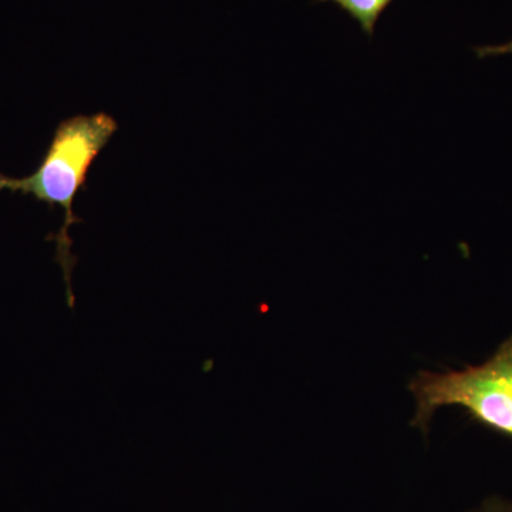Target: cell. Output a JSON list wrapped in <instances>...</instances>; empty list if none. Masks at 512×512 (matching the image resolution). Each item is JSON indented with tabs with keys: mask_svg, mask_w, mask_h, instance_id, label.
Segmentation results:
<instances>
[{
	"mask_svg": "<svg viewBox=\"0 0 512 512\" xmlns=\"http://www.w3.org/2000/svg\"><path fill=\"white\" fill-rule=\"evenodd\" d=\"M409 390L416 400L412 426L424 436L434 414L458 407L481 426L512 439V335L487 362L441 373L421 370Z\"/></svg>",
	"mask_w": 512,
	"mask_h": 512,
	"instance_id": "7a4b0ae2",
	"label": "cell"
},
{
	"mask_svg": "<svg viewBox=\"0 0 512 512\" xmlns=\"http://www.w3.org/2000/svg\"><path fill=\"white\" fill-rule=\"evenodd\" d=\"M474 50H476V55L480 57V59H484V57L512 55V40L511 42L504 43V45L481 46L476 47Z\"/></svg>",
	"mask_w": 512,
	"mask_h": 512,
	"instance_id": "277c9868",
	"label": "cell"
},
{
	"mask_svg": "<svg viewBox=\"0 0 512 512\" xmlns=\"http://www.w3.org/2000/svg\"><path fill=\"white\" fill-rule=\"evenodd\" d=\"M471 512H512V503L503 498H490Z\"/></svg>",
	"mask_w": 512,
	"mask_h": 512,
	"instance_id": "5b68a950",
	"label": "cell"
},
{
	"mask_svg": "<svg viewBox=\"0 0 512 512\" xmlns=\"http://www.w3.org/2000/svg\"><path fill=\"white\" fill-rule=\"evenodd\" d=\"M320 2L336 3L359 23L366 35L372 36L375 33L377 20L393 0H320Z\"/></svg>",
	"mask_w": 512,
	"mask_h": 512,
	"instance_id": "3957f363",
	"label": "cell"
},
{
	"mask_svg": "<svg viewBox=\"0 0 512 512\" xmlns=\"http://www.w3.org/2000/svg\"><path fill=\"white\" fill-rule=\"evenodd\" d=\"M117 130L119 124L106 113L70 117L56 128L52 143L35 173L23 178L0 174V191L32 195L50 208L56 205L63 208L64 224L55 237L56 262L63 271L70 309L74 308L73 269L79 258L73 254L69 231L72 225L82 222L74 215V198L86 185L90 168Z\"/></svg>",
	"mask_w": 512,
	"mask_h": 512,
	"instance_id": "6da1fadb",
	"label": "cell"
}]
</instances>
